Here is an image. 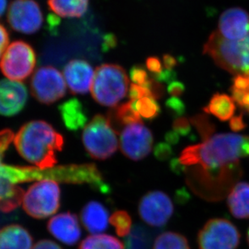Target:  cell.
I'll use <instances>...</instances> for the list:
<instances>
[{"mask_svg":"<svg viewBox=\"0 0 249 249\" xmlns=\"http://www.w3.org/2000/svg\"><path fill=\"white\" fill-rule=\"evenodd\" d=\"M24 192L20 187L13 185L0 173V211L8 213L22 203Z\"/></svg>","mask_w":249,"mask_h":249,"instance_id":"7402d4cb","label":"cell"},{"mask_svg":"<svg viewBox=\"0 0 249 249\" xmlns=\"http://www.w3.org/2000/svg\"><path fill=\"white\" fill-rule=\"evenodd\" d=\"M163 63L164 67L168 71H173V68L178 65V60L169 54H165L163 57Z\"/></svg>","mask_w":249,"mask_h":249,"instance_id":"b9f144b4","label":"cell"},{"mask_svg":"<svg viewBox=\"0 0 249 249\" xmlns=\"http://www.w3.org/2000/svg\"><path fill=\"white\" fill-rule=\"evenodd\" d=\"M80 218L84 228L91 234H99L108 228V211L103 204L96 201L88 202L82 209Z\"/></svg>","mask_w":249,"mask_h":249,"instance_id":"2e32d148","label":"cell"},{"mask_svg":"<svg viewBox=\"0 0 249 249\" xmlns=\"http://www.w3.org/2000/svg\"><path fill=\"white\" fill-rule=\"evenodd\" d=\"M231 91L235 103L249 113V74L235 75Z\"/></svg>","mask_w":249,"mask_h":249,"instance_id":"d4e9b609","label":"cell"},{"mask_svg":"<svg viewBox=\"0 0 249 249\" xmlns=\"http://www.w3.org/2000/svg\"><path fill=\"white\" fill-rule=\"evenodd\" d=\"M9 41L10 36L8 31L3 24H0V58L2 57L3 53L8 47Z\"/></svg>","mask_w":249,"mask_h":249,"instance_id":"f35d334b","label":"cell"},{"mask_svg":"<svg viewBox=\"0 0 249 249\" xmlns=\"http://www.w3.org/2000/svg\"><path fill=\"white\" fill-rule=\"evenodd\" d=\"M33 238L22 226L8 225L0 230V249H33Z\"/></svg>","mask_w":249,"mask_h":249,"instance_id":"e0dca14e","label":"cell"},{"mask_svg":"<svg viewBox=\"0 0 249 249\" xmlns=\"http://www.w3.org/2000/svg\"><path fill=\"white\" fill-rule=\"evenodd\" d=\"M48 230L57 240L65 245H74L81 237L79 219L74 213L65 212L49 221Z\"/></svg>","mask_w":249,"mask_h":249,"instance_id":"9a60e30c","label":"cell"},{"mask_svg":"<svg viewBox=\"0 0 249 249\" xmlns=\"http://www.w3.org/2000/svg\"><path fill=\"white\" fill-rule=\"evenodd\" d=\"M109 223L115 228L117 235L121 237L129 235L131 230L132 218L127 211H115L109 218Z\"/></svg>","mask_w":249,"mask_h":249,"instance_id":"f546056e","label":"cell"},{"mask_svg":"<svg viewBox=\"0 0 249 249\" xmlns=\"http://www.w3.org/2000/svg\"><path fill=\"white\" fill-rule=\"evenodd\" d=\"M33 249H62V248L53 241L49 240H40L34 245Z\"/></svg>","mask_w":249,"mask_h":249,"instance_id":"60d3db41","label":"cell"},{"mask_svg":"<svg viewBox=\"0 0 249 249\" xmlns=\"http://www.w3.org/2000/svg\"><path fill=\"white\" fill-rule=\"evenodd\" d=\"M174 211L173 201L163 192H148L139 204V213L142 219L148 225L161 228L166 225Z\"/></svg>","mask_w":249,"mask_h":249,"instance_id":"30bf717a","label":"cell"},{"mask_svg":"<svg viewBox=\"0 0 249 249\" xmlns=\"http://www.w3.org/2000/svg\"><path fill=\"white\" fill-rule=\"evenodd\" d=\"M111 125L118 134L124 125L142 123L141 118L131 101L113 107L107 115Z\"/></svg>","mask_w":249,"mask_h":249,"instance_id":"44dd1931","label":"cell"},{"mask_svg":"<svg viewBox=\"0 0 249 249\" xmlns=\"http://www.w3.org/2000/svg\"><path fill=\"white\" fill-rule=\"evenodd\" d=\"M165 140L169 145L173 146V145H176V144L178 143V142L180 140V136L176 132L172 130V131L168 132L166 134Z\"/></svg>","mask_w":249,"mask_h":249,"instance_id":"7bdbcfd3","label":"cell"},{"mask_svg":"<svg viewBox=\"0 0 249 249\" xmlns=\"http://www.w3.org/2000/svg\"><path fill=\"white\" fill-rule=\"evenodd\" d=\"M247 240H248V244H249V230H248V233H247Z\"/></svg>","mask_w":249,"mask_h":249,"instance_id":"f6af8a7d","label":"cell"},{"mask_svg":"<svg viewBox=\"0 0 249 249\" xmlns=\"http://www.w3.org/2000/svg\"><path fill=\"white\" fill-rule=\"evenodd\" d=\"M61 190L54 180L34 183L24 193L22 205L24 211L33 218H48L60 207Z\"/></svg>","mask_w":249,"mask_h":249,"instance_id":"5b68a950","label":"cell"},{"mask_svg":"<svg viewBox=\"0 0 249 249\" xmlns=\"http://www.w3.org/2000/svg\"><path fill=\"white\" fill-rule=\"evenodd\" d=\"M61 117L67 129L76 131L86 126L88 115L83 104L77 99H71L59 107Z\"/></svg>","mask_w":249,"mask_h":249,"instance_id":"ac0fdd59","label":"cell"},{"mask_svg":"<svg viewBox=\"0 0 249 249\" xmlns=\"http://www.w3.org/2000/svg\"><path fill=\"white\" fill-rule=\"evenodd\" d=\"M28 101V90L21 82L0 80V114L14 116L24 108Z\"/></svg>","mask_w":249,"mask_h":249,"instance_id":"4fadbf2b","label":"cell"},{"mask_svg":"<svg viewBox=\"0 0 249 249\" xmlns=\"http://www.w3.org/2000/svg\"><path fill=\"white\" fill-rule=\"evenodd\" d=\"M192 124L189 119L187 118H176L173 122V131L176 132L179 136L189 137L192 139H195V137L192 135Z\"/></svg>","mask_w":249,"mask_h":249,"instance_id":"1f68e13d","label":"cell"},{"mask_svg":"<svg viewBox=\"0 0 249 249\" xmlns=\"http://www.w3.org/2000/svg\"><path fill=\"white\" fill-rule=\"evenodd\" d=\"M14 144L19 155L39 168H51L58 163L57 153L64 146V139L51 124L32 121L15 135Z\"/></svg>","mask_w":249,"mask_h":249,"instance_id":"7a4b0ae2","label":"cell"},{"mask_svg":"<svg viewBox=\"0 0 249 249\" xmlns=\"http://www.w3.org/2000/svg\"><path fill=\"white\" fill-rule=\"evenodd\" d=\"M30 89L34 98L44 105L53 104L67 93L63 74L51 66L36 70L32 76Z\"/></svg>","mask_w":249,"mask_h":249,"instance_id":"ba28073f","label":"cell"},{"mask_svg":"<svg viewBox=\"0 0 249 249\" xmlns=\"http://www.w3.org/2000/svg\"><path fill=\"white\" fill-rule=\"evenodd\" d=\"M229 66L231 74H249V33L241 41L229 44Z\"/></svg>","mask_w":249,"mask_h":249,"instance_id":"d6986e66","label":"cell"},{"mask_svg":"<svg viewBox=\"0 0 249 249\" xmlns=\"http://www.w3.org/2000/svg\"><path fill=\"white\" fill-rule=\"evenodd\" d=\"M7 0H0V17H2L7 7Z\"/></svg>","mask_w":249,"mask_h":249,"instance_id":"ee69618b","label":"cell"},{"mask_svg":"<svg viewBox=\"0 0 249 249\" xmlns=\"http://www.w3.org/2000/svg\"><path fill=\"white\" fill-rule=\"evenodd\" d=\"M146 66L149 71L151 72L153 78L163 73V64L160 59L157 57H150L147 58Z\"/></svg>","mask_w":249,"mask_h":249,"instance_id":"8d00e7d4","label":"cell"},{"mask_svg":"<svg viewBox=\"0 0 249 249\" xmlns=\"http://www.w3.org/2000/svg\"><path fill=\"white\" fill-rule=\"evenodd\" d=\"M153 142L152 132L142 123L127 125L121 133V151L132 160L146 158L151 153Z\"/></svg>","mask_w":249,"mask_h":249,"instance_id":"8fae6325","label":"cell"},{"mask_svg":"<svg viewBox=\"0 0 249 249\" xmlns=\"http://www.w3.org/2000/svg\"><path fill=\"white\" fill-rule=\"evenodd\" d=\"M122 241L109 235H90L85 238L79 245V249H124Z\"/></svg>","mask_w":249,"mask_h":249,"instance_id":"484cf974","label":"cell"},{"mask_svg":"<svg viewBox=\"0 0 249 249\" xmlns=\"http://www.w3.org/2000/svg\"><path fill=\"white\" fill-rule=\"evenodd\" d=\"M228 206L231 213L237 218H249V183L240 182L228 194Z\"/></svg>","mask_w":249,"mask_h":249,"instance_id":"ffe728a7","label":"cell"},{"mask_svg":"<svg viewBox=\"0 0 249 249\" xmlns=\"http://www.w3.org/2000/svg\"><path fill=\"white\" fill-rule=\"evenodd\" d=\"M129 89V78L123 67L106 63L96 68L91 93L101 106L116 107L125 97Z\"/></svg>","mask_w":249,"mask_h":249,"instance_id":"3957f363","label":"cell"},{"mask_svg":"<svg viewBox=\"0 0 249 249\" xmlns=\"http://www.w3.org/2000/svg\"><path fill=\"white\" fill-rule=\"evenodd\" d=\"M247 157L249 136L225 133L184 149L179 162L184 167L200 165L205 170L215 171L240 164V159Z\"/></svg>","mask_w":249,"mask_h":249,"instance_id":"6da1fadb","label":"cell"},{"mask_svg":"<svg viewBox=\"0 0 249 249\" xmlns=\"http://www.w3.org/2000/svg\"><path fill=\"white\" fill-rule=\"evenodd\" d=\"M153 249H190V247L184 235L173 231H166L156 237Z\"/></svg>","mask_w":249,"mask_h":249,"instance_id":"4316f807","label":"cell"},{"mask_svg":"<svg viewBox=\"0 0 249 249\" xmlns=\"http://www.w3.org/2000/svg\"><path fill=\"white\" fill-rule=\"evenodd\" d=\"M63 76L70 91L73 94H87L91 91L95 72L87 61H70L63 69Z\"/></svg>","mask_w":249,"mask_h":249,"instance_id":"5bb4252c","label":"cell"},{"mask_svg":"<svg viewBox=\"0 0 249 249\" xmlns=\"http://www.w3.org/2000/svg\"><path fill=\"white\" fill-rule=\"evenodd\" d=\"M154 155L159 160L165 161L172 158L173 155L172 146L165 142H160L155 146Z\"/></svg>","mask_w":249,"mask_h":249,"instance_id":"e575fe53","label":"cell"},{"mask_svg":"<svg viewBox=\"0 0 249 249\" xmlns=\"http://www.w3.org/2000/svg\"><path fill=\"white\" fill-rule=\"evenodd\" d=\"M134 108L142 118L151 121L160 115V106L153 97H144L134 102Z\"/></svg>","mask_w":249,"mask_h":249,"instance_id":"83f0119b","label":"cell"},{"mask_svg":"<svg viewBox=\"0 0 249 249\" xmlns=\"http://www.w3.org/2000/svg\"><path fill=\"white\" fill-rule=\"evenodd\" d=\"M130 78H131L132 81L134 82V84L145 87L146 89L152 79L149 77L148 73L145 69V67L139 66V65L132 67L130 70Z\"/></svg>","mask_w":249,"mask_h":249,"instance_id":"4dcf8cb0","label":"cell"},{"mask_svg":"<svg viewBox=\"0 0 249 249\" xmlns=\"http://www.w3.org/2000/svg\"><path fill=\"white\" fill-rule=\"evenodd\" d=\"M36 53L33 46L18 40L10 44L0 61V70L7 79L20 82L30 76L36 67Z\"/></svg>","mask_w":249,"mask_h":249,"instance_id":"8992f818","label":"cell"},{"mask_svg":"<svg viewBox=\"0 0 249 249\" xmlns=\"http://www.w3.org/2000/svg\"><path fill=\"white\" fill-rule=\"evenodd\" d=\"M204 112L211 113L222 122L230 120L235 112V101L227 94L216 93L211 97Z\"/></svg>","mask_w":249,"mask_h":249,"instance_id":"603a6c76","label":"cell"},{"mask_svg":"<svg viewBox=\"0 0 249 249\" xmlns=\"http://www.w3.org/2000/svg\"><path fill=\"white\" fill-rule=\"evenodd\" d=\"M7 22L15 31L34 34L41 29L43 14L35 0H13L7 11Z\"/></svg>","mask_w":249,"mask_h":249,"instance_id":"9c48e42d","label":"cell"},{"mask_svg":"<svg viewBox=\"0 0 249 249\" xmlns=\"http://www.w3.org/2000/svg\"><path fill=\"white\" fill-rule=\"evenodd\" d=\"M117 134L108 118L97 114L84 127L82 141L91 158L105 160L118 150Z\"/></svg>","mask_w":249,"mask_h":249,"instance_id":"277c9868","label":"cell"},{"mask_svg":"<svg viewBox=\"0 0 249 249\" xmlns=\"http://www.w3.org/2000/svg\"><path fill=\"white\" fill-rule=\"evenodd\" d=\"M189 121L192 125L196 128V131L198 132L203 142L213 136L216 129L215 124H213L208 116L203 113H198L189 118Z\"/></svg>","mask_w":249,"mask_h":249,"instance_id":"f1b7e54d","label":"cell"},{"mask_svg":"<svg viewBox=\"0 0 249 249\" xmlns=\"http://www.w3.org/2000/svg\"><path fill=\"white\" fill-rule=\"evenodd\" d=\"M221 36L229 41H241L249 33V13L241 7L226 10L218 20Z\"/></svg>","mask_w":249,"mask_h":249,"instance_id":"7c38bea8","label":"cell"},{"mask_svg":"<svg viewBox=\"0 0 249 249\" xmlns=\"http://www.w3.org/2000/svg\"><path fill=\"white\" fill-rule=\"evenodd\" d=\"M147 96L152 97L151 91H149V89H146L145 87L139 86V85L134 84H132L129 87V100L133 101V102H135V101H139L140 99L147 97Z\"/></svg>","mask_w":249,"mask_h":249,"instance_id":"d590c367","label":"cell"},{"mask_svg":"<svg viewBox=\"0 0 249 249\" xmlns=\"http://www.w3.org/2000/svg\"><path fill=\"white\" fill-rule=\"evenodd\" d=\"M185 85L181 82L174 80L168 84V92L173 97H180L185 92Z\"/></svg>","mask_w":249,"mask_h":249,"instance_id":"74e56055","label":"cell"},{"mask_svg":"<svg viewBox=\"0 0 249 249\" xmlns=\"http://www.w3.org/2000/svg\"><path fill=\"white\" fill-rule=\"evenodd\" d=\"M240 233L231 222L225 218H212L197 235L199 249H237Z\"/></svg>","mask_w":249,"mask_h":249,"instance_id":"52a82bcc","label":"cell"},{"mask_svg":"<svg viewBox=\"0 0 249 249\" xmlns=\"http://www.w3.org/2000/svg\"><path fill=\"white\" fill-rule=\"evenodd\" d=\"M165 106L168 113L177 118H181L186 111L185 103L178 97L168 99L166 101Z\"/></svg>","mask_w":249,"mask_h":249,"instance_id":"d6a6232c","label":"cell"},{"mask_svg":"<svg viewBox=\"0 0 249 249\" xmlns=\"http://www.w3.org/2000/svg\"><path fill=\"white\" fill-rule=\"evenodd\" d=\"M229 125H230V128L233 131L239 132L245 129L246 124H245V121H244L242 114L231 118Z\"/></svg>","mask_w":249,"mask_h":249,"instance_id":"ab89813d","label":"cell"},{"mask_svg":"<svg viewBox=\"0 0 249 249\" xmlns=\"http://www.w3.org/2000/svg\"><path fill=\"white\" fill-rule=\"evenodd\" d=\"M50 9L59 17L79 18L89 8V0H48Z\"/></svg>","mask_w":249,"mask_h":249,"instance_id":"cb8c5ba5","label":"cell"},{"mask_svg":"<svg viewBox=\"0 0 249 249\" xmlns=\"http://www.w3.org/2000/svg\"><path fill=\"white\" fill-rule=\"evenodd\" d=\"M15 135L11 129H2L0 131V163H2L4 154L10 144L14 141Z\"/></svg>","mask_w":249,"mask_h":249,"instance_id":"836d02e7","label":"cell"}]
</instances>
